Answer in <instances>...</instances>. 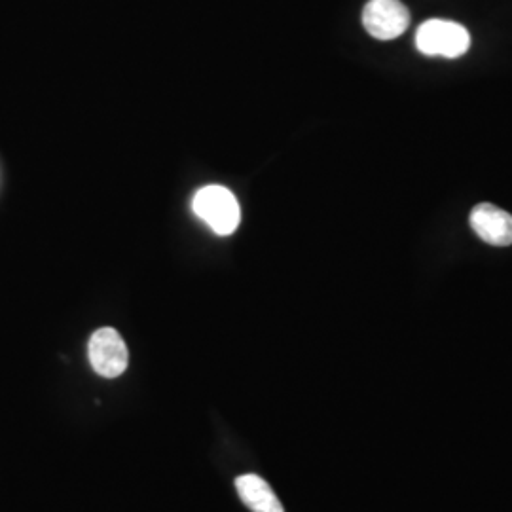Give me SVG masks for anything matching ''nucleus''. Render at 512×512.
Masks as SVG:
<instances>
[{
	"instance_id": "obj_1",
	"label": "nucleus",
	"mask_w": 512,
	"mask_h": 512,
	"mask_svg": "<svg viewBox=\"0 0 512 512\" xmlns=\"http://www.w3.org/2000/svg\"><path fill=\"white\" fill-rule=\"evenodd\" d=\"M192 211L219 236L234 234L241 220L238 198L219 184L200 188L192 200Z\"/></svg>"
},
{
	"instance_id": "obj_2",
	"label": "nucleus",
	"mask_w": 512,
	"mask_h": 512,
	"mask_svg": "<svg viewBox=\"0 0 512 512\" xmlns=\"http://www.w3.org/2000/svg\"><path fill=\"white\" fill-rule=\"evenodd\" d=\"M416 46L421 54L429 57L456 59L469 52L471 35L456 21L427 19L418 27Z\"/></svg>"
},
{
	"instance_id": "obj_3",
	"label": "nucleus",
	"mask_w": 512,
	"mask_h": 512,
	"mask_svg": "<svg viewBox=\"0 0 512 512\" xmlns=\"http://www.w3.org/2000/svg\"><path fill=\"white\" fill-rule=\"evenodd\" d=\"M88 357L93 370L103 378H118L129 365L128 346L118 330L103 327L95 330L88 344Z\"/></svg>"
},
{
	"instance_id": "obj_4",
	"label": "nucleus",
	"mask_w": 512,
	"mask_h": 512,
	"mask_svg": "<svg viewBox=\"0 0 512 512\" xmlns=\"http://www.w3.org/2000/svg\"><path fill=\"white\" fill-rule=\"evenodd\" d=\"M363 25L370 37L393 40L410 25V12L401 0H370L363 10Z\"/></svg>"
},
{
	"instance_id": "obj_5",
	"label": "nucleus",
	"mask_w": 512,
	"mask_h": 512,
	"mask_svg": "<svg viewBox=\"0 0 512 512\" xmlns=\"http://www.w3.org/2000/svg\"><path fill=\"white\" fill-rule=\"evenodd\" d=\"M471 228L476 236L495 247L512 245V215L492 203H478L471 211Z\"/></svg>"
},
{
	"instance_id": "obj_6",
	"label": "nucleus",
	"mask_w": 512,
	"mask_h": 512,
	"mask_svg": "<svg viewBox=\"0 0 512 512\" xmlns=\"http://www.w3.org/2000/svg\"><path fill=\"white\" fill-rule=\"evenodd\" d=\"M239 499L251 512H285L272 486L262 476L241 475L236 478Z\"/></svg>"
}]
</instances>
